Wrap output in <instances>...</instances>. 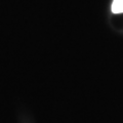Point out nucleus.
<instances>
[{
	"label": "nucleus",
	"mask_w": 123,
	"mask_h": 123,
	"mask_svg": "<svg viewBox=\"0 0 123 123\" xmlns=\"http://www.w3.org/2000/svg\"><path fill=\"white\" fill-rule=\"evenodd\" d=\"M112 11L114 13L123 12V0H113Z\"/></svg>",
	"instance_id": "nucleus-1"
}]
</instances>
